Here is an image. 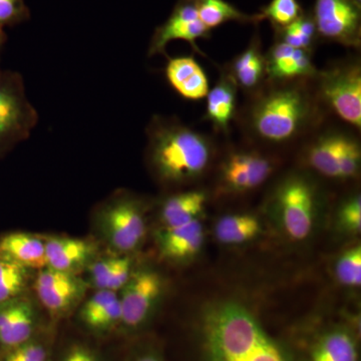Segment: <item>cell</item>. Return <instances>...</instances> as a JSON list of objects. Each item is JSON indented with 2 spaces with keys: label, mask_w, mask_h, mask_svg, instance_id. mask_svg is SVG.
Instances as JSON below:
<instances>
[{
  "label": "cell",
  "mask_w": 361,
  "mask_h": 361,
  "mask_svg": "<svg viewBox=\"0 0 361 361\" xmlns=\"http://www.w3.org/2000/svg\"><path fill=\"white\" fill-rule=\"evenodd\" d=\"M209 37L210 30L199 18L196 1L178 0L168 20L156 28L149 42L148 56L152 58L158 54L167 56L166 49L173 40H185L192 45L195 51L202 54L197 47V39H208Z\"/></svg>",
  "instance_id": "11"
},
{
  "label": "cell",
  "mask_w": 361,
  "mask_h": 361,
  "mask_svg": "<svg viewBox=\"0 0 361 361\" xmlns=\"http://www.w3.org/2000/svg\"><path fill=\"white\" fill-rule=\"evenodd\" d=\"M204 236L203 224L197 219L186 224L161 228L157 233V244L164 258L180 262L193 258L200 252Z\"/></svg>",
  "instance_id": "18"
},
{
  "label": "cell",
  "mask_w": 361,
  "mask_h": 361,
  "mask_svg": "<svg viewBox=\"0 0 361 361\" xmlns=\"http://www.w3.org/2000/svg\"><path fill=\"white\" fill-rule=\"evenodd\" d=\"M0 257L30 270L47 267L44 239L30 233H11L0 238Z\"/></svg>",
  "instance_id": "21"
},
{
  "label": "cell",
  "mask_w": 361,
  "mask_h": 361,
  "mask_svg": "<svg viewBox=\"0 0 361 361\" xmlns=\"http://www.w3.org/2000/svg\"><path fill=\"white\" fill-rule=\"evenodd\" d=\"M336 277L345 286L357 287L361 283V249L353 247L344 252L336 267Z\"/></svg>",
  "instance_id": "32"
},
{
  "label": "cell",
  "mask_w": 361,
  "mask_h": 361,
  "mask_svg": "<svg viewBox=\"0 0 361 361\" xmlns=\"http://www.w3.org/2000/svg\"><path fill=\"white\" fill-rule=\"evenodd\" d=\"M129 361H165L161 353L156 348L151 346L137 349Z\"/></svg>",
  "instance_id": "35"
},
{
  "label": "cell",
  "mask_w": 361,
  "mask_h": 361,
  "mask_svg": "<svg viewBox=\"0 0 361 361\" xmlns=\"http://www.w3.org/2000/svg\"><path fill=\"white\" fill-rule=\"evenodd\" d=\"M44 331L39 311L25 295L0 304V355Z\"/></svg>",
  "instance_id": "12"
},
{
  "label": "cell",
  "mask_w": 361,
  "mask_h": 361,
  "mask_svg": "<svg viewBox=\"0 0 361 361\" xmlns=\"http://www.w3.org/2000/svg\"><path fill=\"white\" fill-rule=\"evenodd\" d=\"M265 59L266 75L275 82L301 80L317 75L310 51L294 49L277 40Z\"/></svg>",
  "instance_id": "17"
},
{
  "label": "cell",
  "mask_w": 361,
  "mask_h": 361,
  "mask_svg": "<svg viewBox=\"0 0 361 361\" xmlns=\"http://www.w3.org/2000/svg\"><path fill=\"white\" fill-rule=\"evenodd\" d=\"M32 270L0 257V304L25 295Z\"/></svg>",
  "instance_id": "28"
},
{
  "label": "cell",
  "mask_w": 361,
  "mask_h": 361,
  "mask_svg": "<svg viewBox=\"0 0 361 361\" xmlns=\"http://www.w3.org/2000/svg\"><path fill=\"white\" fill-rule=\"evenodd\" d=\"M164 281L155 270H134L129 281L118 292L122 319L120 331L135 334L151 322L160 302Z\"/></svg>",
  "instance_id": "7"
},
{
  "label": "cell",
  "mask_w": 361,
  "mask_h": 361,
  "mask_svg": "<svg viewBox=\"0 0 361 361\" xmlns=\"http://www.w3.org/2000/svg\"><path fill=\"white\" fill-rule=\"evenodd\" d=\"M310 361H358L355 339L348 330H329L313 344Z\"/></svg>",
  "instance_id": "24"
},
{
  "label": "cell",
  "mask_w": 361,
  "mask_h": 361,
  "mask_svg": "<svg viewBox=\"0 0 361 361\" xmlns=\"http://www.w3.org/2000/svg\"><path fill=\"white\" fill-rule=\"evenodd\" d=\"M199 18L207 28L217 27L228 21L239 23H258L263 20L261 14L248 16L241 13L234 6L225 0H195Z\"/></svg>",
  "instance_id": "27"
},
{
  "label": "cell",
  "mask_w": 361,
  "mask_h": 361,
  "mask_svg": "<svg viewBox=\"0 0 361 361\" xmlns=\"http://www.w3.org/2000/svg\"><path fill=\"white\" fill-rule=\"evenodd\" d=\"M39 111L26 94L18 71L0 70V157L32 135Z\"/></svg>",
  "instance_id": "5"
},
{
  "label": "cell",
  "mask_w": 361,
  "mask_h": 361,
  "mask_svg": "<svg viewBox=\"0 0 361 361\" xmlns=\"http://www.w3.org/2000/svg\"><path fill=\"white\" fill-rule=\"evenodd\" d=\"M260 222L248 214L228 215L218 221L215 234L221 243L236 245L255 238L260 233Z\"/></svg>",
  "instance_id": "26"
},
{
  "label": "cell",
  "mask_w": 361,
  "mask_h": 361,
  "mask_svg": "<svg viewBox=\"0 0 361 361\" xmlns=\"http://www.w3.org/2000/svg\"><path fill=\"white\" fill-rule=\"evenodd\" d=\"M87 271L90 287L118 293L132 276L134 266L129 255L116 253L109 257L94 259Z\"/></svg>",
  "instance_id": "20"
},
{
  "label": "cell",
  "mask_w": 361,
  "mask_h": 361,
  "mask_svg": "<svg viewBox=\"0 0 361 361\" xmlns=\"http://www.w3.org/2000/svg\"><path fill=\"white\" fill-rule=\"evenodd\" d=\"M319 78V97L343 122L361 127V68L357 61L330 66Z\"/></svg>",
  "instance_id": "6"
},
{
  "label": "cell",
  "mask_w": 361,
  "mask_h": 361,
  "mask_svg": "<svg viewBox=\"0 0 361 361\" xmlns=\"http://www.w3.org/2000/svg\"><path fill=\"white\" fill-rule=\"evenodd\" d=\"M262 90L247 115L249 130L268 144L282 145L305 133L317 118V104L301 82L287 80Z\"/></svg>",
  "instance_id": "3"
},
{
  "label": "cell",
  "mask_w": 361,
  "mask_h": 361,
  "mask_svg": "<svg viewBox=\"0 0 361 361\" xmlns=\"http://www.w3.org/2000/svg\"><path fill=\"white\" fill-rule=\"evenodd\" d=\"M355 137L339 130H329L318 135L307 149L310 167L324 177L341 179V167Z\"/></svg>",
  "instance_id": "16"
},
{
  "label": "cell",
  "mask_w": 361,
  "mask_h": 361,
  "mask_svg": "<svg viewBox=\"0 0 361 361\" xmlns=\"http://www.w3.org/2000/svg\"><path fill=\"white\" fill-rule=\"evenodd\" d=\"M33 281L40 305L52 319L70 315L82 302L90 288L87 280L78 274L49 267L37 271Z\"/></svg>",
  "instance_id": "8"
},
{
  "label": "cell",
  "mask_w": 361,
  "mask_h": 361,
  "mask_svg": "<svg viewBox=\"0 0 361 361\" xmlns=\"http://www.w3.org/2000/svg\"><path fill=\"white\" fill-rule=\"evenodd\" d=\"M206 201V194L199 190L171 195L161 206L163 227H174L199 219L205 209Z\"/></svg>",
  "instance_id": "23"
},
{
  "label": "cell",
  "mask_w": 361,
  "mask_h": 361,
  "mask_svg": "<svg viewBox=\"0 0 361 361\" xmlns=\"http://www.w3.org/2000/svg\"><path fill=\"white\" fill-rule=\"evenodd\" d=\"M59 361H106L96 349L82 342H73L66 346Z\"/></svg>",
  "instance_id": "34"
},
{
  "label": "cell",
  "mask_w": 361,
  "mask_h": 361,
  "mask_svg": "<svg viewBox=\"0 0 361 361\" xmlns=\"http://www.w3.org/2000/svg\"><path fill=\"white\" fill-rule=\"evenodd\" d=\"M51 337L44 331L32 341L0 355V361H52Z\"/></svg>",
  "instance_id": "29"
},
{
  "label": "cell",
  "mask_w": 361,
  "mask_h": 361,
  "mask_svg": "<svg viewBox=\"0 0 361 361\" xmlns=\"http://www.w3.org/2000/svg\"><path fill=\"white\" fill-rule=\"evenodd\" d=\"M275 201L287 235L296 241L307 238L315 214L314 190L310 183L296 176L285 180L278 188Z\"/></svg>",
  "instance_id": "9"
},
{
  "label": "cell",
  "mask_w": 361,
  "mask_h": 361,
  "mask_svg": "<svg viewBox=\"0 0 361 361\" xmlns=\"http://www.w3.org/2000/svg\"><path fill=\"white\" fill-rule=\"evenodd\" d=\"M360 9L353 0H316L312 16L318 35L357 49L361 40Z\"/></svg>",
  "instance_id": "10"
},
{
  "label": "cell",
  "mask_w": 361,
  "mask_h": 361,
  "mask_svg": "<svg viewBox=\"0 0 361 361\" xmlns=\"http://www.w3.org/2000/svg\"><path fill=\"white\" fill-rule=\"evenodd\" d=\"M147 159L163 184L177 186L198 179L213 158L207 135L174 116H154L146 128Z\"/></svg>",
  "instance_id": "2"
},
{
  "label": "cell",
  "mask_w": 361,
  "mask_h": 361,
  "mask_svg": "<svg viewBox=\"0 0 361 361\" xmlns=\"http://www.w3.org/2000/svg\"><path fill=\"white\" fill-rule=\"evenodd\" d=\"M353 1L355 2L356 6L361 7V0H353Z\"/></svg>",
  "instance_id": "36"
},
{
  "label": "cell",
  "mask_w": 361,
  "mask_h": 361,
  "mask_svg": "<svg viewBox=\"0 0 361 361\" xmlns=\"http://www.w3.org/2000/svg\"><path fill=\"white\" fill-rule=\"evenodd\" d=\"M263 20L268 18L276 28L291 25L303 14L297 0H272L261 11Z\"/></svg>",
  "instance_id": "30"
},
{
  "label": "cell",
  "mask_w": 361,
  "mask_h": 361,
  "mask_svg": "<svg viewBox=\"0 0 361 361\" xmlns=\"http://www.w3.org/2000/svg\"><path fill=\"white\" fill-rule=\"evenodd\" d=\"M144 202L128 192H118L97 208L99 232L116 254L129 255L146 236Z\"/></svg>",
  "instance_id": "4"
},
{
  "label": "cell",
  "mask_w": 361,
  "mask_h": 361,
  "mask_svg": "<svg viewBox=\"0 0 361 361\" xmlns=\"http://www.w3.org/2000/svg\"><path fill=\"white\" fill-rule=\"evenodd\" d=\"M339 224L349 233L360 232L361 229V199L360 195L349 198L341 206L338 214Z\"/></svg>",
  "instance_id": "33"
},
{
  "label": "cell",
  "mask_w": 361,
  "mask_h": 361,
  "mask_svg": "<svg viewBox=\"0 0 361 361\" xmlns=\"http://www.w3.org/2000/svg\"><path fill=\"white\" fill-rule=\"evenodd\" d=\"M273 168L269 158L256 152H234L223 165V180L233 191H251L270 177Z\"/></svg>",
  "instance_id": "13"
},
{
  "label": "cell",
  "mask_w": 361,
  "mask_h": 361,
  "mask_svg": "<svg viewBox=\"0 0 361 361\" xmlns=\"http://www.w3.org/2000/svg\"><path fill=\"white\" fill-rule=\"evenodd\" d=\"M165 75L169 85L184 99L197 101L208 94V78L192 56L168 58Z\"/></svg>",
  "instance_id": "19"
},
{
  "label": "cell",
  "mask_w": 361,
  "mask_h": 361,
  "mask_svg": "<svg viewBox=\"0 0 361 361\" xmlns=\"http://www.w3.org/2000/svg\"><path fill=\"white\" fill-rule=\"evenodd\" d=\"M266 75L265 59L257 40H252L248 49L238 54L230 66L229 75L237 87L253 90L262 82Z\"/></svg>",
  "instance_id": "25"
},
{
  "label": "cell",
  "mask_w": 361,
  "mask_h": 361,
  "mask_svg": "<svg viewBox=\"0 0 361 361\" xmlns=\"http://www.w3.org/2000/svg\"><path fill=\"white\" fill-rule=\"evenodd\" d=\"M237 106V85L229 75H223L207 94L206 120L219 132L227 133Z\"/></svg>",
  "instance_id": "22"
},
{
  "label": "cell",
  "mask_w": 361,
  "mask_h": 361,
  "mask_svg": "<svg viewBox=\"0 0 361 361\" xmlns=\"http://www.w3.org/2000/svg\"><path fill=\"white\" fill-rule=\"evenodd\" d=\"M30 18V11L25 0H0V49L7 39L6 28L25 23Z\"/></svg>",
  "instance_id": "31"
},
{
  "label": "cell",
  "mask_w": 361,
  "mask_h": 361,
  "mask_svg": "<svg viewBox=\"0 0 361 361\" xmlns=\"http://www.w3.org/2000/svg\"><path fill=\"white\" fill-rule=\"evenodd\" d=\"M202 361H291L286 350L243 306L226 302L201 323Z\"/></svg>",
  "instance_id": "1"
},
{
  "label": "cell",
  "mask_w": 361,
  "mask_h": 361,
  "mask_svg": "<svg viewBox=\"0 0 361 361\" xmlns=\"http://www.w3.org/2000/svg\"><path fill=\"white\" fill-rule=\"evenodd\" d=\"M122 319L118 292L96 290L78 312L80 324L92 336H106L120 329Z\"/></svg>",
  "instance_id": "14"
},
{
  "label": "cell",
  "mask_w": 361,
  "mask_h": 361,
  "mask_svg": "<svg viewBox=\"0 0 361 361\" xmlns=\"http://www.w3.org/2000/svg\"><path fill=\"white\" fill-rule=\"evenodd\" d=\"M47 267L78 274L97 258V246L87 239L47 237L44 239Z\"/></svg>",
  "instance_id": "15"
}]
</instances>
